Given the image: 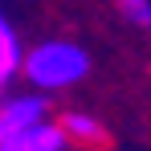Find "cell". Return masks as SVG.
Returning <instances> with one entry per match:
<instances>
[{"label":"cell","instance_id":"cell-1","mask_svg":"<svg viewBox=\"0 0 151 151\" xmlns=\"http://www.w3.org/2000/svg\"><path fill=\"white\" fill-rule=\"evenodd\" d=\"M21 65L37 90H65L90 74V53L74 41H45L33 53H25Z\"/></svg>","mask_w":151,"mask_h":151},{"label":"cell","instance_id":"cell-2","mask_svg":"<svg viewBox=\"0 0 151 151\" xmlns=\"http://www.w3.org/2000/svg\"><path fill=\"white\" fill-rule=\"evenodd\" d=\"M0 151H65V135L53 123H37L12 135H0Z\"/></svg>","mask_w":151,"mask_h":151},{"label":"cell","instance_id":"cell-3","mask_svg":"<svg viewBox=\"0 0 151 151\" xmlns=\"http://www.w3.org/2000/svg\"><path fill=\"white\" fill-rule=\"evenodd\" d=\"M37 123H45V98L41 94H17L0 106V135H12V131H25Z\"/></svg>","mask_w":151,"mask_h":151},{"label":"cell","instance_id":"cell-4","mask_svg":"<svg viewBox=\"0 0 151 151\" xmlns=\"http://www.w3.org/2000/svg\"><path fill=\"white\" fill-rule=\"evenodd\" d=\"M57 127H61V135H65V139H82V143H86V139H90V143H98V139H102V127L94 123L90 114H65Z\"/></svg>","mask_w":151,"mask_h":151},{"label":"cell","instance_id":"cell-5","mask_svg":"<svg viewBox=\"0 0 151 151\" xmlns=\"http://www.w3.org/2000/svg\"><path fill=\"white\" fill-rule=\"evenodd\" d=\"M131 21L139 29H151V4H139V8H131Z\"/></svg>","mask_w":151,"mask_h":151},{"label":"cell","instance_id":"cell-6","mask_svg":"<svg viewBox=\"0 0 151 151\" xmlns=\"http://www.w3.org/2000/svg\"><path fill=\"white\" fill-rule=\"evenodd\" d=\"M119 4H123L127 12H131V8H139V4H151V0H119Z\"/></svg>","mask_w":151,"mask_h":151}]
</instances>
